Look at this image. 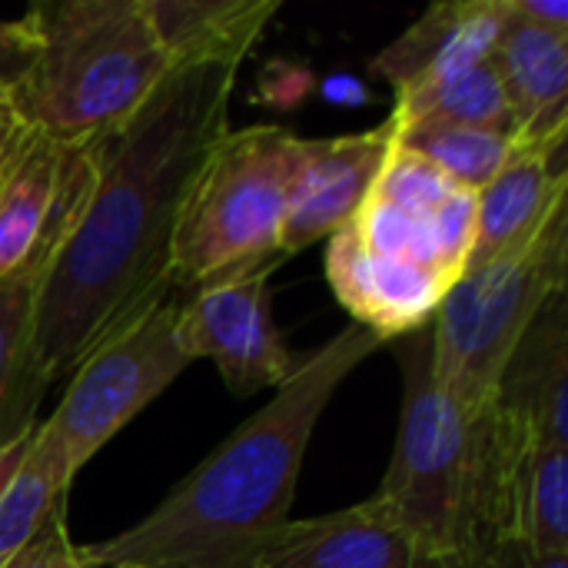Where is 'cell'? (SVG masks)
<instances>
[{
	"instance_id": "14",
	"label": "cell",
	"mask_w": 568,
	"mask_h": 568,
	"mask_svg": "<svg viewBox=\"0 0 568 568\" xmlns=\"http://www.w3.org/2000/svg\"><path fill=\"white\" fill-rule=\"evenodd\" d=\"M506 27L503 0H446L433 3L389 47L369 60V73L383 77L396 97L413 93L446 73L489 60Z\"/></svg>"
},
{
	"instance_id": "26",
	"label": "cell",
	"mask_w": 568,
	"mask_h": 568,
	"mask_svg": "<svg viewBox=\"0 0 568 568\" xmlns=\"http://www.w3.org/2000/svg\"><path fill=\"white\" fill-rule=\"evenodd\" d=\"M33 57V30L20 20H0V83L13 87Z\"/></svg>"
},
{
	"instance_id": "21",
	"label": "cell",
	"mask_w": 568,
	"mask_h": 568,
	"mask_svg": "<svg viewBox=\"0 0 568 568\" xmlns=\"http://www.w3.org/2000/svg\"><path fill=\"white\" fill-rule=\"evenodd\" d=\"M37 286L0 283V446L37 423L47 379L40 376L30 349Z\"/></svg>"
},
{
	"instance_id": "6",
	"label": "cell",
	"mask_w": 568,
	"mask_h": 568,
	"mask_svg": "<svg viewBox=\"0 0 568 568\" xmlns=\"http://www.w3.org/2000/svg\"><path fill=\"white\" fill-rule=\"evenodd\" d=\"M293 143L296 133L276 123L226 130L190 186L173 236V290L186 293L216 276L286 260L280 236Z\"/></svg>"
},
{
	"instance_id": "30",
	"label": "cell",
	"mask_w": 568,
	"mask_h": 568,
	"mask_svg": "<svg viewBox=\"0 0 568 568\" xmlns=\"http://www.w3.org/2000/svg\"><path fill=\"white\" fill-rule=\"evenodd\" d=\"M110 568H173V566H110Z\"/></svg>"
},
{
	"instance_id": "12",
	"label": "cell",
	"mask_w": 568,
	"mask_h": 568,
	"mask_svg": "<svg viewBox=\"0 0 568 568\" xmlns=\"http://www.w3.org/2000/svg\"><path fill=\"white\" fill-rule=\"evenodd\" d=\"M326 280L353 323L373 329L386 343L429 326L436 306L453 286L423 266L373 253L349 226L329 236Z\"/></svg>"
},
{
	"instance_id": "3",
	"label": "cell",
	"mask_w": 568,
	"mask_h": 568,
	"mask_svg": "<svg viewBox=\"0 0 568 568\" xmlns=\"http://www.w3.org/2000/svg\"><path fill=\"white\" fill-rule=\"evenodd\" d=\"M33 57L10 87L20 116L53 136L93 140L123 123L170 73L143 0H57L23 13Z\"/></svg>"
},
{
	"instance_id": "22",
	"label": "cell",
	"mask_w": 568,
	"mask_h": 568,
	"mask_svg": "<svg viewBox=\"0 0 568 568\" xmlns=\"http://www.w3.org/2000/svg\"><path fill=\"white\" fill-rule=\"evenodd\" d=\"M396 143L429 160L456 186L479 193L513 156L516 136L486 126H416L396 130Z\"/></svg>"
},
{
	"instance_id": "28",
	"label": "cell",
	"mask_w": 568,
	"mask_h": 568,
	"mask_svg": "<svg viewBox=\"0 0 568 568\" xmlns=\"http://www.w3.org/2000/svg\"><path fill=\"white\" fill-rule=\"evenodd\" d=\"M503 7L513 20H523L529 27H542L552 33H568L566 0H503Z\"/></svg>"
},
{
	"instance_id": "10",
	"label": "cell",
	"mask_w": 568,
	"mask_h": 568,
	"mask_svg": "<svg viewBox=\"0 0 568 568\" xmlns=\"http://www.w3.org/2000/svg\"><path fill=\"white\" fill-rule=\"evenodd\" d=\"M280 263L226 273L183 293L180 343L190 359H213L236 396L276 389L296 369L276 320L270 276Z\"/></svg>"
},
{
	"instance_id": "5",
	"label": "cell",
	"mask_w": 568,
	"mask_h": 568,
	"mask_svg": "<svg viewBox=\"0 0 568 568\" xmlns=\"http://www.w3.org/2000/svg\"><path fill=\"white\" fill-rule=\"evenodd\" d=\"M568 210L493 260L466 270L429 320V363L436 383L469 413L483 416L503 369L539 310L566 290Z\"/></svg>"
},
{
	"instance_id": "25",
	"label": "cell",
	"mask_w": 568,
	"mask_h": 568,
	"mask_svg": "<svg viewBox=\"0 0 568 568\" xmlns=\"http://www.w3.org/2000/svg\"><path fill=\"white\" fill-rule=\"evenodd\" d=\"M313 87H316V77L296 63H270L260 73V97L273 106H283V110L306 100Z\"/></svg>"
},
{
	"instance_id": "2",
	"label": "cell",
	"mask_w": 568,
	"mask_h": 568,
	"mask_svg": "<svg viewBox=\"0 0 568 568\" xmlns=\"http://www.w3.org/2000/svg\"><path fill=\"white\" fill-rule=\"evenodd\" d=\"M383 336L349 323L296 363L276 396L243 419L136 526L80 546L90 568H246L256 549L290 523L296 479L320 416Z\"/></svg>"
},
{
	"instance_id": "20",
	"label": "cell",
	"mask_w": 568,
	"mask_h": 568,
	"mask_svg": "<svg viewBox=\"0 0 568 568\" xmlns=\"http://www.w3.org/2000/svg\"><path fill=\"white\" fill-rule=\"evenodd\" d=\"M389 116L396 120V130L486 126V130L513 133V113H509L506 90H503L493 57L473 67H463L456 73H446L413 93L396 97V106Z\"/></svg>"
},
{
	"instance_id": "27",
	"label": "cell",
	"mask_w": 568,
	"mask_h": 568,
	"mask_svg": "<svg viewBox=\"0 0 568 568\" xmlns=\"http://www.w3.org/2000/svg\"><path fill=\"white\" fill-rule=\"evenodd\" d=\"M316 93L329 103V106H343V110H359L366 103H373V90L363 77L349 73V70H333L326 77L316 80Z\"/></svg>"
},
{
	"instance_id": "17",
	"label": "cell",
	"mask_w": 568,
	"mask_h": 568,
	"mask_svg": "<svg viewBox=\"0 0 568 568\" xmlns=\"http://www.w3.org/2000/svg\"><path fill=\"white\" fill-rule=\"evenodd\" d=\"M493 406L542 439L568 446V296L556 293L513 349Z\"/></svg>"
},
{
	"instance_id": "7",
	"label": "cell",
	"mask_w": 568,
	"mask_h": 568,
	"mask_svg": "<svg viewBox=\"0 0 568 568\" xmlns=\"http://www.w3.org/2000/svg\"><path fill=\"white\" fill-rule=\"evenodd\" d=\"M180 290L163 293L73 366L60 406L40 423L73 479L193 363L180 343Z\"/></svg>"
},
{
	"instance_id": "24",
	"label": "cell",
	"mask_w": 568,
	"mask_h": 568,
	"mask_svg": "<svg viewBox=\"0 0 568 568\" xmlns=\"http://www.w3.org/2000/svg\"><path fill=\"white\" fill-rule=\"evenodd\" d=\"M443 568H568V552H542L523 542L479 539L469 552Z\"/></svg>"
},
{
	"instance_id": "18",
	"label": "cell",
	"mask_w": 568,
	"mask_h": 568,
	"mask_svg": "<svg viewBox=\"0 0 568 568\" xmlns=\"http://www.w3.org/2000/svg\"><path fill=\"white\" fill-rule=\"evenodd\" d=\"M170 63H243L280 0H143Z\"/></svg>"
},
{
	"instance_id": "16",
	"label": "cell",
	"mask_w": 568,
	"mask_h": 568,
	"mask_svg": "<svg viewBox=\"0 0 568 568\" xmlns=\"http://www.w3.org/2000/svg\"><path fill=\"white\" fill-rule=\"evenodd\" d=\"M506 10V7H503ZM493 63L499 70L519 143L568 136V33L529 27L506 13Z\"/></svg>"
},
{
	"instance_id": "19",
	"label": "cell",
	"mask_w": 568,
	"mask_h": 568,
	"mask_svg": "<svg viewBox=\"0 0 568 568\" xmlns=\"http://www.w3.org/2000/svg\"><path fill=\"white\" fill-rule=\"evenodd\" d=\"M70 483L73 476L43 439L40 423L0 446V568L67 509Z\"/></svg>"
},
{
	"instance_id": "11",
	"label": "cell",
	"mask_w": 568,
	"mask_h": 568,
	"mask_svg": "<svg viewBox=\"0 0 568 568\" xmlns=\"http://www.w3.org/2000/svg\"><path fill=\"white\" fill-rule=\"evenodd\" d=\"M396 146V120L346 136L293 143V173L286 190V216L280 253L293 256L343 230L369 200L389 153Z\"/></svg>"
},
{
	"instance_id": "9",
	"label": "cell",
	"mask_w": 568,
	"mask_h": 568,
	"mask_svg": "<svg viewBox=\"0 0 568 568\" xmlns=\"http://www.w3.org/2000/svg\"><path fill=\"white\" fill-rule=\"evenodd\" d=\"M476 526L479 539L568 552V446L542 439L489 406Z\"/></svg>"
},
{
	"instance_id": "4",
	"label": "cell",
	"mask_w": 568,
	"mask_h": 568,
	"mask_svg": "<svg viewBox=\"0 0 568 568\" xmlns=\"http://www.w3.org/2000/svg\"><path fill=\"white\" fill-rule=\"evenodd\" d=\"M399 339V429L376 499L406 529L423 559L443 568L479 542L476 493L486 413H469L436 383L429 363V326Z\"/></svg>"
},
{
	"instance_id": "8",
	"label": "cell",
	"mask_w": 568,
	"mask_h": 568,
	"mask_svg": "<svg viewBox=\"0 0 568 568\" xmlns=\"http://www.w3.org/2000/svg\"><path fill=\"white\" fill-rule=\"evenodd\" d=\"M93 186L97 136L67 140L27 123L0 166V283H43L77 233Z\"/></svg>"
},
{
	"instance_id": "23",
	"label": "cell",
	"mask_w": 568,
	"mask_h": 568,
	"mask_svg": "<svg viewBox=\"0 0 568 568\" xmlns=\"http://www.w3.org/2000/svg\"><path fill=\"white\" fill-rule=\"evenodd\" d=\"M3 568H90L80 546L67 532V509H60Z\"/></svg>"
},
{
	"instance_id": "29",
	"label": "cell",
	"mask_w": 568,
	"mask_h": 568,
	"mask_svg": "<svg viewBox=\"0 0 568 568\" xmlns=\"http://www.w3.org/2000/svg\"><path fill=\"white\" fill-rule=\"evenodd\" d=\"M23 130H27V120L20 116L10 87L0 83V166H3L7 156L13 153V146H17V140L23 136Z\"/></svg>"
},
{
	"instance_id": "1",
	"label": "cell",
	"mask_w": 568,
	"mask_h": 568,
	"mask_svg": "<svg viewBox=\"0 0 568 568\" xmlns=\"http://www.w3.org/2000/svg\"><path fill=\"white\" fill-rule=\"evenodd\" d=\"M240 67L176 63L97 136L93 196L33 296L30 349L47 383L173 290V236L200 166L230 130Z\"/></svg>"
},
{
	"instance_id": "15",
	"label": "cell",
	"mask_w": 568,
	"mask_h": 568,
	"mask_svg": "<svg viewBox=\"0 0 568 568\" xmlns=\"http://www.w3.org/2000/svg\"><path fill=\"white\" fill-rule=\"evenodd\" d=\"M568 136L552 143H519L499 173L476 193V243L469 266L523 243L556 213L568 210Z\"/></svg>"
},
{
	"instance_id": "13",
	"label": "cell",
	"mask_w": 568,
	"mask_h": 568,
	"mask_svg": "<svg viewBox=\"0 0 568 568\" xmlns=\"http://www.w3.org/2000/svg\"><path fill=\"white\" fill-rule=\"evenodd\" d=\"M246 568H436L423 559L393 513L369 496L316 519H290Z\"/></svg>"
}]
</instances>
